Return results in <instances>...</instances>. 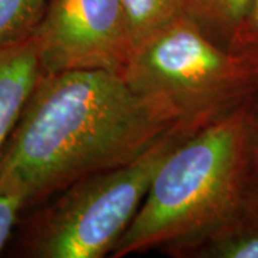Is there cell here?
Here are the masks:
<instances>
[{
    "mask_svg": "<svg viewBox=\"0 0 258 258\" xmlns=\"http://www.w3.org/2000/svg\"><path fill=\"white\" fill-rule=\"evenodd\" d=\"M173 125L120 72L44 73L0 154V183L18 185L32 206L131 163Z\"/></svg>",
    "mask_w": 258,
    "mask_h": 258,
    "instance_id": "1",
    "label": "cell"
},
{
    "mask_svg": "<svg viewBox=\"0 0 258 258\" xmlns=\"http://www.w3.org/2000/svg\"><path fill=\"white\" fill-rule=\"evenodd\" d=\"M252 97L191 135L166 158L110 256L157 250L191 254L243 224L254 179Z\"/></svg>",
    "mask_w": 258,
    "mask_h": 258,
    "instance_id": "2",
    "label": "cell"
},
{
    "mask_svg": "<svg viewBox=\"0 0 258 258\" xmlns=\"http://www.w3.org/2000/svg\"><path fill=\"white\" fill-rule=\"evenodd\" d=\"M124 82L172 123L198 133L256 90L258 70L180 16L135 48Z\"/></svg>",
    "mask_w": 258,
    "mask_h": 258,
    "instance_id": "3",
    "label": "cell"
},
{
    "mask_svg": "<svg viewBox=\"0 0 258 258\" xmlns=\"http://www.w3.org/2000/svg\"><path fill=\"white\" fill-rule=\"evenodd\" d=\"M195 133L176 124L131 163L77 180L40 209L19 238L22 256L102 258L127 231L159 167Z\"/></svg>",
    "mask_w": 258,
    "mask_h": 258,
    "instance_id": "4",
    "label": "cell"
},
{
    "mask_svg": "<svg viewBox=\"0 0 258 258\" xmlns=\"http://www.w3.org/2000/svg\"><path fill=\"white\" fill-rule=\"evenodd\" d=\"M31 40L43 74L121 72L133 51L122 0H49Z\"/></svg>",
    "mask_w": 258,
    "mask_h": 258,
    "instance_id": "5",
    "label": "cell"
},
{
    "mask_svg": "<svg viewBox=\"0 0 258 258\" xmlns=\"http://www.w3.org/2000/svg\"><path fill=\"white\" fill-rule=\"evenodd\" d=\"M42 74L31 38L0 47V154Z\"/></svg>",
    "mask_w": 258,
    "mask_h": 258,
    "instance_id": "6",
    "label": "cell"
},
{
    "mask_svg": "<svg viewBox=\"0 0 258 258\" xmlns=\"http://www.w3.org/2000/svg\"><path fill=\"white\" fill-rule=\"evenodd\" d=\"M251 0H184L183 15L207 36L227 49Z\"/></svg>",
    "mask_w": 258,
    "mask_h": 258,
    "instance_id": "7",
    "label": "cell"
},
{
    "mask_svg": "<svg viewBox=\"0 0 258 258\" xmlns=\"http://www.w3.org/2000/svg\"><path fill=\"white\" fill-rule=\"evenodd\" d=\"M183 4L184 0H122L133 50L171 22L184 16Z\"/></svg>",
    "mask_w": 258,
    "mask_h": 258,
    "instance_id": "8",
    "label": "cell"
},
{
    "mask_svg": "<svg viewBox=\"0 0 258 258\" xmlns=\"http://www.w3.org/2000/svg\"><path fill=\"white\" fill-rule=\"evenodd\" d=\"M49 0H0V47L31 38Z\"/></svg>",
    "mask_w": 258,
    "mask_h": 258,
    "instance_id": "9",
    "label": "cell"
},
{
    "mask_svg": "<svg viewBox=\"0 0 258 258\" xmlns=\"http://www.w3.org/2000/svg\"><path fill=\"white\" fill-rule=\"evenodd\" d=\"M191 257L258 258V226L237 225L203 244Z\"/></svg>",
    "mask_w": 258,
    "mask_h": 258,
    "instance_id": "10",
    "label": "cell"
},
{
    "mask_svg": "<svg viewBox=\"0 0 258 258\" xmlns=\"http://www.w3.org/2000/svg\"><path fill=\"white\" fill-rule=\"evenodd\" d=\"M27 207L28 199L23 190L12 183H0V253Z\"/></svg>",
    "mask_w": 258,
    "mask_h": 258,
    "instance_id": "11",
    "label": "cell"
},
{
    "mask_svg": "<svg viewBox=\"0 0 258 258\" xmlns=\"http://www.w3.org/2000/svg\"><path fill=\"white\" fill-rule=\"evenodd\" d=\"M227 50L244 57L258 70V0H251L246 14L228 43Z\"/></svg>",
    "mask_w": 258,
    "mask_h": 258,
    "instance_id": "12",
    "label": "cell"
},
{
    "mask_svg": "<svg viewBox=\"0 0 258 258\" xmlns=\"http://www.w3.org/2000/svg\"><path fill=\"white\" fill-rule=\"evenodd\" d=\"M251 157L254 177H258V82L252 97V114H251Z\"/></svg>",
    "mask_w": 258,
    "mask_h": 258,
    "instance_id": "13",
    "label": "cell"
},
{
    "mask_svg": "<svg viewBox=\"0 0 258 258\" xmlns=\"http://www.w3.org/2000/svg\"><path fill=\"white\" fill-rule=\"evenodd\" d=\"M243 224L258 226V177H254L247 196Z\"/></svg>",
    "mask_w": 258,
    "mask_h": 258,
    "instance_id": "14",
    "label": "cell"
}]
</instances>
